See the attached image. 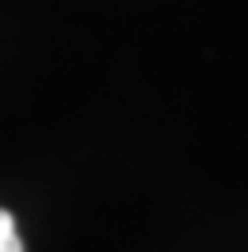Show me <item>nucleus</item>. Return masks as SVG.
<instances>
[{
	"label": "nucleus",
	"instance_id": "f257e3e1",
	"mask_svg": "<svg viewBox=\"0 0 248 252\" xmlns=\"http://www.w3.org/2000/svg\"><path fill=\"white\" fill-rule=\"evenodd\" d=\"M0 252H23V237H19L15 215L0 208Z\"/></svg>",
	"mask_w": 248,
	"mask_h": 252
}]
</instances>
